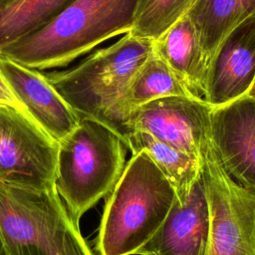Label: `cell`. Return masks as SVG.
<instances>
[{
    "label": "cell",
    "instance_id": "1",
    "mask_svg": "<svg viewBox=\"0 0 255 255\" xmlns=\"http://www.w3.org/2000/svg\"><path fill=\"white\" fill-rule=\"evenodd\" d=\"M139 0H76L45 28L0 48V56L39 71L69 65L102 42L128 33Z\"/></svg>",
    "mask_w": 255,
    "mask_h": 255
},
{
    "label": "cell",
    "instance_id": "2",
    "mask_svg": "<svg viewBox=\"0 0 255 255\" xmlns=\"http://www.w3.org/2000/svg\"><path fill=\"white\" fill-rule=\"evenodd\" d=\"M96 250L99 255H131L165 219L176 193L144 150L132 153L108 194Z\"/></svg>",
    "mask_w": 255,
    "mask_h": 255
},
{
    "label": "cell",
    "instance_id": "3",
    "mask_svg": "<svg viewBox=\"0 0 255 255\" xmlns=\"http://www.w3.org/2000/svg\"><path fill=\"white\" fill-rule=\"evenodd\" d=\"M57 142L54 187L79 224L119 181L126 167L127 145L112 128L92 119H80Z\"/></svg>",
    "mask_w": 255,
    "mask_h": 255
},
{
    "label": "cell",
    "instance_id": "4",
    "mask_svg": "<svg viewBox=\"0 0 255 255\" xmlns=\"http://www.w3.org/2000/svg\"><path fill=\"white\" fill-rule=\"evenodd\" d=\"M151 51L152 40L127 33L78 66L45 75L80 119L98 121L118 133L121 101L132 75Z\"/></svg>",
    "mask_w": 255,
    "mask_h": 255
},
{
    "label": "cell",
    "instance_id": "5",
    "mask_svg": "<svg viewBox=\"0 0 255 255\" xmlns=\"http://www.w3.org/2000/svg\"><path fill=\"white\" fill-rule=\"evenodd\" d=\"M0 239L8 255H93L55 187L0 181Z\"/></svg>",
    "mask_w": 255,
    "mask_h": 255
},
{
    "label": "cell",
    "instance_id": "6",
    "mask_svg": "<svg viewBox=\"0 0 255 255\" xmlns=\"http://www.w3.org/2000/svg\"><path fill=\"white\" fill-rule=\"evenodd\" d=\"M200 165L211 218L206 255H255V190L226 173L211 140Z\"/></svg>",
    "mask_w": 255,
    "mask_h": 255
},
{
    "label": "cell",
    "instance_id": "7",
    "mask_svg": "<svg viewBox=\"0 0 255 255\" xmlns=\"http://www.w3.org/2000/svg\"><path fill=\"white\" fill-rule=\"evenodd\" d=\"M58 142L20 108L0 104V181L54 187Z\"/></svg>",
    "mask_w": 255,
    "mask_h": 255
},
{
    "label": "cell",
    "instance_id": "8",
    "mask_svg": "<svg viewBox=\"0 0 255 255\" xmlns=\"http://www.w3.org/2000/svg\"><path fill=\"white\" fill-rule=\"evenodd\" d=\"M212 110L205 101L192 97L159 98L130 112L127 136L132 130L144 131L200 160L201 152L211 140Z\"/></svg>",
    "mask_w": 255,
    "mask_h": 255
},
{
    "label": "cell",
    "instance_id": "9",
    "mask_svg": "<svg viewBox=\"0 0 255 255\" xmlns=\"http://www.w3.org/2000/svg\"><path fill=\"white\" fill-rule=\"evenodd\" d=\"M210 136L226 173L255 190V99L243 96L213 108Z\"/></svg>",
    "mask_w": 255,
    "mask_h": 255
},
{
    "label": "cell",
    "instance_id": "10",
    "mask_svg": "<svg viewBox=\"0 0 255 255\" xmlns=\"http://www.w3.org/2000/svg\"><path fill=\"white\" fill-rule=\"evenodd\" d=\"M210 224V207L200 173L185 201L180 203L175 197L162 224L135 254L206 255Z\"/></svg>",
    "mask_w": 255,
    "mask_h": 255
},
{
    "label": "cell",
    "instance_id": "11",
    "mask_svg": "<svg viewBox=\"0 0 255 255\" xmlns=\"http://www.w3.org/2000/svg\"><path fill=\"white\" fill-rule=\"evenodd\" d=\"M255 80V16L233 29L211 59L204 101L216 108L247 94Z\"/></svg>",
    "mask_w": 255,
    "mask_h": 255
},
{
    "label": "cell",
    "instance_id": "12",
    "mask_svg": "<svg viewBox=\"0 0 255 255\" xmlns=\"http://www.w3.org/2000/svg\"><path fill=\"white\" fill-rule=\"evenodd\" d=\"M0 71L24 110L55 140L78 126L80 118L39 70L0 56Z\"/></svg>",
    "mask_w": 255,
    "mask_h": 255
},
{
    "label": "cell",
    "instance_id": "13",
    "mask_svg": "<svg viewBox=\"0 0 255 255\" xmlns=\"http://www.w3.org/2000/svg\"><path fill=\"white\" fill-rule=\"evenodd\" d=\"M152 48L189 95L204 101L207 63L190 19L185 15L174 23L152 41Z\"/></svg>",
    "mask_w": 255,
    "mask_h": 255
},
{
    "label": "cell",
    "instance_id": "14",
    "mask_svg": "<svg viewBox=\"0 0 255 255\" xmlns=\"http://www.w3.org/2000/svg\"><path fill=\"white\" fill-rule=\"evenodd\" d=\"M169 96L191 97L167 64L152 48V51L132 75L120 104L118 134L124 142L126 141L127 122L130 112L150 101Z\"/></svg>",
    "mask_w": 255,
    "mask_h": 255
},
{
    "label": "cell",
    "instance_id": "15",
    "mask_svg": "<svg viewBox=\"0 0 255 255\" xmlns=\"http://www.w3.org/2000/svg\"><path fill=\"white\" fill-rule=\"evenodd\" d=\"M186 16L196 31L208 68L224 38L255 16V0H196Z\"/></svg>",
    "mask_w": 255,
    "mask_h": 255
},
{
    "label": "cell",
    "instance_id": "16",
    "mask_svg": "<svg viewBox=\"0 0 255 255\" xmlns=\"http://www.w3.org/2000/svg\"><path fill=\"white\" fill-rule=\"evenodd\" d=\"M126 145L132 153L144 150L172 185L179 202L185 201L193 183L201 173L198 158L140 130L130 131L126 138Z\"/></svg>",
    "mask_w": 255,
    "mask_h": 255
},
{
    "label": "cell",
    "instance_id": "17",
    "mask_svg": "<svg viewBox=\"0 0 255 255\" xmlns=\"http://www.w3.org/2000/svg\"><path fill=\"white\" fill-rule=\"evenodd\" d=\"M75 1L22 0L0 10V48L45 28Z\"/></svg>",
    "mask_w": 255,
    "mask_h": 255
},
{
    "label": "cell",
    "instance_id": "18",
    "mask_svg": "<svg viewBox=\"0 0 255 255\" xmlns=\"http://www.w3.org/2000/svg\"><path fill=\"white\" fill-rule=\"evenodd\" d=\"M196 0H139L133 26L128 32L154 41L184 17Z\"/></svg>",
    "mask_w": 255,
    "mask_h": 255
},
{
    "label": "cell",
    "instance_id": "19",
    "mask_svg": "<svg viewBox=\"0 0 255 255\" xmlns=\"http://www.w3.org/2000/svg\"><path fill=\"white\" fill-rule=\"evenodd\" d=\"M0 104L20 107L24 109L20 104V102L18 101V99L15 97L14 93L12 92L10 86L8 85L1 71H0Z\"/></svg>",
    "mask_w": 255,
    "mask_h": 255
},
{
    "label": "cell",
    "instance_id": "20",
    "mask_svg": "<svg viewBox=\"0 0 255 255\" xmlns=\"http://www.w3.org/2000/svg\"><path fill=\"white\" fill-rule=\"evenodd\" d=\"M21 1L22 0H0V10L10 8V7L20 3Z\"/></svg>",
    "mask_w": 255,
    "mask_h": 255
},
{
    "label": "cell",
    "instance_id": "21",
    "mask_svg": "<svg viewBox=\"0 0 255 255\" xmlns=\"http://www.w3.org/2000/svg\"><path fill=\"white\" fill-rule=\"evenodd\" d=\"M247 97H250V98H254L255 99V80L251 86V88L249 89V91L247 92V94L245 95Z\"/></svg>",
    "mask_w": 255,
    "mask_h": 255
},
{
    "label": "cell",
    "instance_id": "22",
    "mask_svg": "<svg viewBox=\"0 0 255 255\" xmlns=\"http://www.w3.org/2000/svg\"><path fill=\"white\" fill-rule=\"evenodd\" d=\"M0 255H8V253L6 252V250H5V248H4L3 244H2L1 239H0Z\"/></svg>",
    "mask_w": 255,
    "mask_h": 255
}]
</instances>
